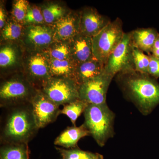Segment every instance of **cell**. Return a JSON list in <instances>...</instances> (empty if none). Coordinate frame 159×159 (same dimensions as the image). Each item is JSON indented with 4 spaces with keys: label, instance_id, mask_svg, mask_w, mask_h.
Masks as SVG:
<instances>
[{
    "label": "cell",
    "instance_id": "obj_14",
    "mask_svg": "<svg viewBox=\"0 0 159 159\" xmlns=\"http://www.w3.org/2000/svg\"><path fill=\"white\" fill-rule=\"evenodd\" d=\"M28 42L36 48H48L55 42L52 27L43 25H29L26 31Z\"/></svg>",
    "mask_w": 159,
    "mask_h": 159
},
{
    "label": "cell",
    "instance_id": "obj_17",
    "mask_svg": "<svg viewBox=\"0 0 159 159\" xmlns=\"http://www.w3.org/2000/svg\"><path fill=\"white\" fill-rule=\"evenodd\" d=\"M104 66L95 57L77 66L74 79L80 86L86 81L97 77L104 71Z\"/></svg>",
    "mask_w": 159,
    "mask_h": 159
},
{
    "label": "cell",
    "instance_id": "obj_16",
    "mask_svg": "<svg viewBox=\"0 0 159 159\" xmlns=\"http://www.w3.org/2000/svg\"><path fill=\"white\" fill-rule=\"evenodd\" d=\"M134 48L150 54L154 45L159 36L158 32L152 28L139 29L131 31Z\"/></svg>",
    "mask_w": 159,
    "mask_h": 159
},
{
    "label": "cell",
    "instance_id": "obj_6",
    "mask_svg": "<svg viewBox=\"0 0 159 159\" xmlns=\"http://www.w3.org/2000/svg\"><path fill=\"white\" fill-rule=\"evenodd\" d=\"M134 47L131 33H124L123 39L109 57L104 66V72L114 78L116 75L135 70Z\"/></svg>",
    "mask_w": 159,
    "mask_h": 159
},
{
    "label": "cell",
    "instance_id": "obj_21",
    "mask_svg": "<svg viewBox=\"0 0 159 159\" xmlns=\"http://www.w3.org/2000/svg\"><path fill=\"white\" fill-rule=\"evenodd\" d=\"M56 149L61 159H104L101 154L81 150L79 147L70 149L56 147Z\"/></svg>",
    "mask_w": 159,
    "mask_h": 159
},
{
    "label": "cell",
    "instance_id": "obj_2",
    "mask_svg": "<svg viewBox=\"0 0 159 159\" xmlns=\"http://www.w3.org/2000/svg\"><path fill=\"white\" fill-rule=\"evenodd\" d=\"M126 97L140 112L148 116L159 104V84L148 74L134 71L117 75Z\"/></svg>",
    "mask_w": 159,
    "mask_h": 159
},
{
    "label": "cell",
    "instance_id": "obj_23",
    "mask_svg": "<svg viewBox=\"0 0 159 159\" xmlns=\"http://www.w3.org/2000/svg\"><path fill=\"white\" fill-rule=\"evenodd\" d=\"M42 11L45 23L49 25H52L66 14L62 6L55 3L47 5L42 9Z\"/></svg>",
    "mask_w": 159,
    "mask_h": 159
},
{
    "label": "cell",
    "instance_id": "obj_26",
    "mask_svg": "<svg viewBox=\"0 0 159 159\" xmlns=\"http://www.w3.org/2000/svg\"><path fill=\"white\" fill-rule=\"evenodd\" d=\"M29 6V2L26 0L15 1L12 13L16 21L20 23L25 21Z\"/></svg>",
    "mask_w": 159,
    "mask_h": 159
},
{
    "label": "cell",
    "instance_id": "obj_15",
    "mask_svg": "<svg viewBox=\"0 0 159 159\" xmlns=\"http://www.w3.org/2000/svg\"><path fill=\"white\" fill-rule=\"evenodd\" d=\"M90 135L89 131L84 123L78 127L73 125L66 129L55 139L54 144L66 149L77 148L80 139Z\"/></svg>",
    "mask_w": 159,
    "mask_h": 159
},
{
    "label": "cell",
    "instance_id": "obj_19",
    "mask_svg": "<svg viewBox=\"0 0 159 159\" xmlns=\"http://www.w3.org/2000/svg\"><path fill=\"white\" fill-rule=\"evenodd\" d=\"M30 153L28 144L2 145L0 159H30Z\"/></svg>",
    "mask_w": 159,
    "mask_h": 159
},
{
    "label": "cell",
    "instance_id": "obj_31",
    "mask_svg": "<svg viewBox=\"0 0 159 159\" xmlns=\"http://www.w3.org/2000/svg\"><path fill=\"white\" fill-rule=\"evenodd\" d=\"M151 54L159 58V36L154 45Z\"/></svg>",
    "mask_w": 159,
    "mask_h": 159
},
{
    "label": "cell",
    "instance_id": "obj_3",
    "mask_svg": "<svg viewBox=\"0 0 159 159\" xmlns=\"http://www.w3.org/2000/svg\"><path fill=\"white\" fill-rule=\"evenodd\" d=\"M84 124L100 147L105 145L115 134L114 124L116 115L107 103L89 104L84 112Z\"/></svg>",
    "mask_w": 159,
    "mask_h": 159
},
{
    "label": "cell",
    "instance_id": "obj_5",
    "mask_svg": "<svg viewBox=\"0 0 159 159\" xmlns=\"http://www.w3.org/2000/svg\"><path fill=\"white\" fill-rule=\"evenodd\" d=\"M38 91L25 77L7 80L0 88V106L5 108L30 103Z\"/></svg>",
    "mask_w": 159,
    "mask_h": 159
},
{
    "label": "cell",
    "instance_id": "obj_27",
    "mask_svg": "<svg viewBox=\"0 0 159 159\" xmlns=\"http://www.w3.org/2000/svg\"><path fill=\"white\" fill-rule=\"evenodd\" d=\"M24 22L29 25H43L45 21L41 9L36 6H30Z\"/></svg>",
    "mask_w": 159,
    "mask_h": 159
},
{
    "label": "cell",
    "instance_id": "obj_1",
    "mask_svg": "<svg viewBox=\"0 0 159 159\" xmlns=\"http://www.w3.org/2000/svg\"><path fill=\"white\" fill-rule=\"evenodd\" d=\"M0 142L6 144H28L39 129L34 119L30 103L4 108Z\"/></svg>",
    "mask_w": 159,
    "mask_h": 159
},
{
    "label": "cell",
    "instance_id": "obj_24",
    "mask_svg": "<svg viewBox=\"0 0 159 159\" xmlns=\"http://www.w3.org/2000/svg\"><path fill=\"white\" fill-rule=\"evenodd\" d=\"M133 60L135 70L142 74H148L150 58L149 55H146L143 51L134 48Z\"/></svg>",
    "mask_w": 159,
    "mask_h": 159
},
{
    "label": "cell",
    "instance_id": "obj_13",
    "mask_svg": "<svg viewBox=\"0 0 159 159\" xmlns=\"http://www.w3.org/2000/svg\"><path fill=\"white\" fill-rule=\"evenodd\" d=\"M69 41L71 57L76 66L95 57L92 38L80 33Z\"/></svg>",
    "mask_w": 159,
    "mask_h": 159
},
{
    "label": "cell",
    "instance_id": "obj_11",
    "mask_svg": "<svg viewBox=\"0 0 159 159\" xmlns=\"http://www.w3.org/2000/svg\"><path fill=\"white\" fill-rule=\"evenodd\" d=\"M111 22L93 8H86L80 12V33L92 38Z\"/></svg>",
    "mask_w": 159,
    "mask_h": 159
},
{
    "label": "cell",
    "instance_id": "obj_7",
    "mask_svg": "<svg viewBox=\"0 0 159 159\" xmlns=\"http://www.w3.org/2000/svg\"><path fill=\"white\" fill-rule=\"evenodd\" d=\"M79 86L68 77H52L40 90L57 105H64L79 99Z\"/></svg>",
    "mask_w": 159,
    "mask_h": 159
},
{
    "label": "cell",
    "instance_id": "obj_9",
    "mask_svg": "<svg viewBox=\"0 0 159 159\" xmlns=\"http://www.w3.org/2000/svg\"><path fill=\"white\" fill-rule=\"evenodd\" d=\"M32 112L38 128H43L56 121L61 114L59 106L49 99L40 90L31 102Z\"/></svg>",
    "mask_w": 159,
    "mask_h": 159
},
{
    "label": "cell",
    "instance_id": "obj_12",
    "mask_svg": "<svg viewBox=\"0 0 159 159\" xmlns=\"http://www.w3.org/2000/svg\"><path fill=\"white\" fill-rule=\"evenodd\" d=\"M51 26L55 42L70 40L80 33V12H70Z\"/></svg>",
    "mask_w": 159,
    "mask_h": 159
},
{
    "label": "cell",
    "instance_id": "obj_22",
    "mask_svg": "<svg viewBox=\"0 0 159 159\" xmlns=\"http://www.w3.org/2000/svg\"><path fill=\"white\" fill-rule=\"evenodd\" d=\"M88 104L80 99H78L64 105L63 108L61 111V114L66 115L70 119L73 125L76 126L77 119L82 113L84 112Z\"/></svg>",
    "mask_w": 159,
    "mask_h": 159
},
{
    "label": "cell",
    "instance_id": "obj_8",
    "mask_svg": "<svg viewBox=\"0 0 159 159\" xmlns=\"http://www.w3.org/2000/svg\"><path fill=\"white\" fill-rule=\"evenodd\" d=\"M113 77L105 74L92 78L79 86V99L88 104L106 103L107 90Z\"/></svg>",
    "mask_w": 159,
    "mask_h": 159
},
{
    "label": "cell",
    "instance_id": "obj_10",
    "mask_svg": "<svg viewBox=\"0 0 159 159\" xmlns=\"http://www.w3.org/2000/svg\"><path fill=\"white\" fill-rule=\"evenodd\" d=\"M28 73L25 77L35 88L40 90L46 82L52 77L48 57L45 53L37 52L28 60Z\"/></svg>",
    "mask_w": 159,
    "mask_h": 159
},
{
    "label": "cell",
    "instance_id": "obj_4",
    "mask_svg": "<svg viewBox=\"0 0 159 159\" xmlns=\"http://www.w3.org/2000/svg\"><path fill=\"white\" fill-rule=\"evenodd\" d=\"M124 33L122 20L117 18L92 38L94 57L104 66L111 54L121 42Z\"/></svg>",
    "mask_w": 159,
    "mask_h": 159
},
{
    "label": "cell",
    "instance_id": "obj_28",
    "mask_svg": "<svg viewBox=\"0 0 159 159\" xmlns=\"http://www.w3.org/2000/svg\"><path fill=\"white\" fill-rule=\"evenodd\" d=\"M16 54L14 49L10 46H6L0 51V66L5 68L12 65L16 60Z\"/></svg>",
    "mask_w": 159,
    "mask_h": 159
},
{
    "label": "cell",
    "instance_id": "obj_25",
    "mask_svg": "<svg viewBox=\"0 0 159 159\" xmlns=\"http://www.w3.org/2000/svg\"><path fill=\"white\" fill-rule=\"evenodd\" d=\"M22 27L20 24L16 21L7 23L2 30L3 38L8 40L17 39L21 35Z\"/></svg>",
    "mask_w": 159,
    "mask_h": 159
},
{
    "label": "cell",
    "instance_id": "obj_20",
    "mask_svg": "<svg viewBox=\"0 0 159 159\" xmlns=\"http://www.w3.org/2000/svg\"><path fill=\"white\" fill-rule=\"evenodd\" d=\"M45 53L52 59L72 61L69 41L54 42L47 48Z\"/></svg>",
    "mask_w": 159,
    "mask_h": 159
},
{
    "label": "cell",
    "instance_id": "obj_18",
    "mask_svg": "<svg viewBox=\"0 0 159 159\" xmlns=\"http://www.w3.org/2000/svg\"><path fill=\"white\" fill-rule=\"evenodd\" d=\"M48 57L52 77H68L74 79L76 66L72 61L58 60Z\"/></svg>",
    "mask_w": 159,
    "mask_h": 159
},
{
    "label": "cell",
    "instance_id": "obj_29",
    "mask_svg": "<svg viewBox=\"0 0 159 159\" xmlns=\"http://www.w3.org/2000/svg\"><path fill=\"white\" fill-rule=\"evenodd\" d=\"M150 61L148 69V75L154 78H159V58L152 54L149 55Z\"/></svg>",
    "mask_w": 159,
    "mask_h": 159
},
{
    "label": "cell",
    "instance_id": "obj_30",
    "mask_svg": "<svg viewBox=\"0 0 159 159\" xmlns=\"http://www.w3.org/2000/svg\"><path fill=\"white\" fill-rule=\"evenodd\" d=\"M6 11L2 6L0 8V28L3 29L6 25Z\"/></svg>",
    "mask_w": 159,
    "mask_h": 159
}]
</instances>
